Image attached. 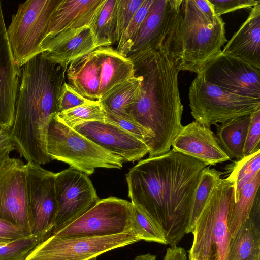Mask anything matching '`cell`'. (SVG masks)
Masks as SVG:
<instances>
[{
  "mask_svg": "<svg viewBox=\"0 0 260 260\" xmlns=\"http://www.w3.org/2000/svg\"><path fill=\"white\" fill-rule=\"evenodd\" d=\"M207 166L172 149L140 160L125 174L131 202L159 224L171 247L186 234L194 192Z\"/></svg>",
  "mask_w": 260,
  "mask_h": 260,
  "instance_id": "obj_1",
  "label": "cell"
},
{
  "mask_svg": "<svg viewBox=\"0 0 260 260\" xmlns=\"http://www.w3.org/2000/svg\"><path fill=\"white\" fill-rule=\"evenodd\" d=\"M134 74L141 78L140 94L127 114L149 131V157L170 150L183 127V106L178 88L179 71L172 59L161 49H147L129 54Z\"/></svg>",
  "mask_w": 260,
  "mask_h": 260,
  "instance_id": "obj_2",
  "label": "cell"
},
{
  "mask_svg": "<svg viewBox=\"0 0 260 260\" xmlns=\"http://www.w3.org/2000/svg\"><path fill=\"white\" fill-rule=\"evenodd\" d=\"M66 71L41 53L20 68L12 141L27 162L44 165L51 161L47 151L49 122L57 113V102Z\"/></svg>",
  "mask_w": 260,
  "mask_h": 260,
  "instance_id": "obj_3",
  "label": "cell"
},
{
  "mask_svg": "<svg viewBox=\"0 0 260 260\" xmlns=\"http://www.w3.org/2000/svg\"><path fill=\"white\" fill-rule=\"evenodd\" d=\"M228 42L225 23L209 0H172L158 49L180 72L200 73Z\"/></svg>",
  "mask_w": 260,
  "mask_h": 260,
  "instance_id": "obj_4",
  "label": "cell"
},
{
  "mask_svg": "<svg viewBox=\"0 0 260 260\" xmlns=\"http://www.w3.org/2000/svg\"><path fill=\"white\" fill-rule=\"evenodd\" d=\"M234 200L233 185L220 178L214 186L191 233L189 260H227L231 238L228 215Z\"/></svg>",
  "mask_w": 260,
  "mask_h": 260,
  "instance_id": "obj_5",
  "label": "cell"
},
{
  "mask_svg": "<svg viewBox=\"0 0 260 260\" xmlns=\"http://www.w3.org/2000/svg\"><path fill=\"white\" fill-rule=\"evenodd\" d=\"M47 151L51 160L64 162L88 176L98 168L120 169L123 163L117 155L68 126L57 113L48 126Z\"/></svg>",
  "mask_w": 260,
  "mask_h": 260,
  "instance_id": "obj_6",
  "label": "cell"
},
{
  "mask_svg": "<svg viewBox=\"0 0 260 260\" xmlns=\"http://www.w3.org/2000/svg\"><path fill=\"white\" fill-rule=\"evenodd\" d=\"M188 98L195 121L208 128L218 123L250 116L260 110V99L226 91L207 82L201 73L192 81Z\"/></svg>",
  "mask_w": 260,
  "mask_h": 260,
  "instance_id": "obj_7",
  "label": "cell"
},
{
  "mask_svg": "<svg viewBox=\"0 0 260 260\" xmlns=\"http://www.w3.org/2000/svg\"><path fill=\"white\" fill-rule=\"evenodd\" d=\"M59 0H28L19 4L7 32L14 60L21 68L41 53L50 16Z\"/></svg>",
  "mask_w": 260,
  "mask_h": 260,
  "instance_id": "obj_8",
  "label": "cell"
},
{
  "mask_svg": "<svg viewBox=\"0 0 260 260\" xmlns=\"http://www.w3.org/2000/svg\"><path fill=\"white\" fill-rule=\"evenodd\" d=\"M139 241L129 232L98 237L51 235L32 250L24 260H89Z\"/></svg>",
  "mask_w": 260,
  "mask_h": 260,
  "instance_id": "obj_9",
  "label": "cell"
},
{
  "mask_svg": "<svg viewBox=\"0 0 260 260\" xmlns=\"http://www.w3.org/2000/svg\"><path fill=\"white\" fill-rule=\"evenodd\" d=\"M132 212L131 202L110 196L100 199L82 216L51 235L98 237L130 233Z\"/></svg>",
  "mask_w": 260,
  "mask_h": 260,
  "instance_id": "obj_10",
  "label": "cell"
},
{
  "mask_svg": "<svg viewBox=\"0 0 260 260\" xmlns=\"http://www.w3.org/2000/svg\"><path fill=\"white\" fill-rule=\"evenodd\" d=\"M55 191L57 211L52 234L76 220L100 200L88 176L71 167L56 173Z\"/></svg>",
  "mask_w": 260,
  "mask_h": 260,
  "instance_id": "obj_11",
  "label": "cell"
},
{
  "mask_svg": "<svg viewBox=\"0 0 260 260\" xmlns=\"http://www.w3.org/2000/svg\"><path fill=\"white\" fill-rule=\"evenodd\" d=\"M27 176L26 165L19 158L0 162V219L30 231Z\"/></svg>",
  "mask_w": 260,
  "mask_h": 260,
  "instance_id": "obj_12",
  "label": "cell"
},
{
  "mask_svg": "<svg viewBox=\"0 0 260 260\" xmlns=\"http://www.w3.org/2000/svg\"><path fill=\"white\" fill-rule=\"evenodd\" d=\"M26 165L31 233L52 234L57 211L55 191L56 173L34 162H27Z\"/></svg>",
  "mask_w": 260,
  "mask_h": 260,
  "instance_id": "obj_13",
  "label": "cell"
},
{
  "mask_svg": "<svg viewBox=\"0 0 260 260\" xmlns=\"http://www.w3.org/2000/svg\"><path fill=\"white\" fill-rule=\"evenodd\" d=\"M201 73L209 83L241 96L260 99V70L221 52Z\"/></svg>",
  "mask_w": 260,
  "mask_h": 260,
  "instance_id": "obj_14",
  "label": "cell"
},
{
  "mask_svg": "<svg viewBox=\"0 0 260 260\" xmlns=\"http://www.w3.org/2000/svg\"><path fill=\"white\" fill-rule=\"evenodd\" d=\"M73 128L117 155L123 162L139 160L149 152L145 142L111 124L88 121L76 125Z\"/></svg>",
  "mask_w": 260,
  "mask_h": 260,
  "instance_id": "obj_15",
  "label": "cell"
},
{
  "mask_svg": "<svg viewBox=\"0 0 260 260\" xmlns=\"http://www.w3.org/2000/svg\"><path fill=\"white\" fill-rule=\"evenodd\" d=\"M98 48L94 35L89 27L68 29L45 40L41 54L49 62L64 71L69 65Z\"/></svg>",
  "mask_w": 260,
  "mask_h": 260,
  "instance_id": "obj_16",
  "label": "cell"
},
{
  "mask_svg": "<svg viewBox=\"0 0 260 260\" xmlns=\"http://www.w3.org/2000/svg\"><path fill=\"white\" fill-rule=\"evenodd\" d=\"M20 68L16 63L8 38L0 1V128L10 129L15 113Z\"/></svg>",
  "mask_w": 260,
  "mask_h": 260,
  "instance_id": "obj_17",
  "label": "cell"
},
{
  "mask_svg": "<svg viewBox=\"0 0 260 260\" xmlns=\"http://www.w3.org/2000/svg\"><path fill=\"white\" fill-rule=\"evenodd\" d=\"M173 150L199 160L207 166L230 160L219 145L213 132L193 121L183 126L172 142Z\"/></svg>",
  "mask_w": 260,
  "mask_h": 260,
  "instance_id": "obj_18",
  "label": "cell"
},
{
  "mask_svg": "<svg viewBox=\"0 0 260 260\" xmlns=\"http://www.w3.org/2000/svg\"><path fill=\"white\" fill-rule=\"evenodd\" d=\"M104 1L59 0L50 16L44 41L63 30L90 27Z\"/></svg>",
  "mask_w": 260,
  "mask_h": 260,
  "instance_id": "obj_19",
  "label": "cell"
},
{
  "mask_svg": "<svg viewBox=\"0 0 260 260\" xmlns=\"http://www.w3.org/2000/svg\"><path fill=\"white\" fill-rule=\"evenodd\" d=\"M221 53L240 59L260 70V3L232 36Z\"/></svg>",
  "mask_w": 260,
  "mask_h": 260,
  "instance_id": "obj_20",
  "label": "cell"
},
{
  "mask_svg": "<svg viewBox=\"0 0 260 260\" xmlns=\"http://www.w3.org/2000/svg\"><path fill=\"white\" fill-rule=\"evenodd\" d=\"M172 4V0H153L129 54L147 49H158Z\"/></svg>",
  "mask_w": 260,
  "mask_h": 260,
  "instance_id": "obj_21",
  "label": "cell"
},
{
  "mask_svg": "<svg viewBox=\"0 0 260 260\" xmlns=\"http://www.w3.org/2000/svg\"><path fill=\"white\" fill-rule=\"evenodd\" d=\"M100 68V99L116 85L134 76L132 60L112 46L93 51Z\"/></svg>",
  "mask_w": 260,
  "mask_h": 260,
  "instance_id": "obj_22",
  "label": "cell"
},
{
  "mask_svg": "<svg viewBox=\"0 0 260 260\" xmlns=\"http://www.w3.org/2000/svg\"><path fill=\"white\" fill-rule=\"evenodd\" d=\"M66 76L67 83L82 96L91 101L100 100V68L93 52L71 63Z\"/></svg>",
  "mask_w": 260,
  "mask_h": 260,
  "instance_id": "obj_23",
  "label": "cell"
},
{
  "mask_svg": "<svg viewBox=\"0 0 260 260\" xmlns=\"http://www.w3.org/2000/svg\"><path fill=\"white\" fill-rule=\"evenodd\" d=\"M250 122V115L216 124L215 137L230 159L239 160L244 157L243 150Z\"/></svg>",
  "mask_w": 260,
  "mask_h": 260,
  "instance_id": "obj_24",
  "label": "cell"
},
{
  "mask_svg": "<svg viewBox=\"0 0 260 260\" xmlns=\"http://www.w3.org/2000/svg\"><path fill=\"white\" fill-rule=\"evenodd\" d=\"M141 78L134 76L112 88L99 101L103 108L123 118L134 120L127 110L138 99L140 94Z\"/></svg>",
  "mask_w": 260,
  "mask_h": 260,
  "instance_id": "obj_25",
  "label": "cell"
},
{
  "mask_svg": "<svg viewBox=\"0 0 260 260\" xmlns=\"http://www.w3.org/2000/svg\"><path fill=\"white\" fill-rule=\"evenodd\" d=\"M227 260H260V231L249 217L230 239Z\"/></svg>",
  "mask_w": 260,
  "mask_h": 260,
  "instance_id": "obj_26",
  "label": "cell"
},
{
  "mask_svg": "<svg viewBox=\"0 0 260 260\" xmlns=\"http://www.w3.org/2000/svg\"><path fill=\"white\" fill-rule=\"evenodd\" d=\"M260 183V171L258 172L242 189L237 202L231 203L228 215V225L231 237L249 217Z\"/></svg>",
  "mask_w": 260,
  "mask_h": 260,
  "instance_id": "obj_27",
  "label": "cell"
},
{
  "mask_svg": "<svg viewBox=\"0 0 260 260\" xmlns=\"http://www.w3.org/2000/svg\"><path fill=\"white\" fill-rule=\"evenodd\" d=\"M117 0H105L90 28L98 47L115 44Z\"/></svg>",
  "mask_w": 260,
  "mask_h": 260,
  "instance_id": "obj_28",
  "label": "cell"
},
{
  "mask_svg": "<svg viewBox=\"0 0 260 260\" xmlns=\"http://www.w3.org/2000/svg\"><path fill=\"white\" fill-rule=\"evenodd\" d=\"M129 232L140 241L168 245L162 228L151 216L133 204Z\"/></svg>",
  "mask_w": 260,
  "mask_h": 260,
  "instance_id": "obj_29",
  "label": "cell"
},
{
  "mask_svg": "<svg viewBox=\"0 0 260 260\" xmlns=\"http://www.w3.org/2000/svg\"><path fill=\"white\" fill-rule=\"evenodd\" d=\"M222 174L214 168L210 169L209 166L202 170L193 198L186 234L191 233L198 217Z\"/></svg>",
  "mask_w": 260,
  "mask_h": 260,
  "instance_id": "obj_30",
  "label": "cell"
},
{
  "mask_svg": "<svg viewBox=\"0 0 260 260\" xmlns=\"http://www.w3.org/2000/svg\"><path fill=\"white\" fill-rule=\"evenodd\" d=\"M228 169L230 174L227 178L233 183L234 202L236 203L243 187L260 171V149L234 162Z\"/></svg>",
  "mask_w": 260,
  "mask_h": 260,
  "instance_id": "obj_31",
  "label": "cell"
},
{
  "mask_svg": "<svg viewBox=\"0 0 260 260\" xmlns=\"http://www.w3.org/2000/svg\"><path fill=\"white\" fill-rule=\"evenodd\" d=\"M51 235L39 233L8 242L0 243V260H24L38 245Z\"/></svg>",
  "mask_w": 260,
  "mask_h": 260,
  "instance_id": "obj_32",
  "label": "cell"
},
{
  "mask_svg": "<svg viewBox=\"0 0 260 260\" xmlns=\"http://www.w3.org/2000/svg\"><path fill=\"white\" fill-rule=\"evenodd\" d=\"M68 126L74 128L85 122H105V114L99 101L82 105L57 114Z\"/></svg>",
  "mask_w": 260,
  "mask_h": 260,
  "instance_id": "obj_33",
  "label": "cell"
},
{
  "mask_svg": "<svg viewBox=\"0 0 260 260\" xmlns=\"http://www.w3.org/2000/svg\"><path fill=\"white\" fill-rule=\"evenodd\" d=\"M153 0H145L123 32L117 45L116 50L127 56L136 41L141 25Z\"/></svg>",
  "mask_w": 260,
  "mask_h": 260,
  "instance_id": "obj_34",
  "label": "cell"
},
{
  "mask_svg": "<svg viewBox=\"0 0 260 260\" xmlns=\"http://www.w3.org/2000/svg\"><path fill=\"white\" fill-rule=\"evenodd\" d=\"M145 0H117L115 44Z\"/></svg>",
  "mask_w": 260,
  "mask_h": 260,
  "instance_id": "obj_35",
  "label": "cell"
},
{
  "mask_svg": "<svg viewBox=\"0 0 260 260\" xmlns=\"http://www.w3.org/2000/svg\"><path fill=\"white\" fill-rule=\"evenodd\" d=\"M103 109L105 114V122L124 129L145 142L146 145L152 138V134L134 120L123 118Z\"/></svg>",
  "mask_w": 260,
  "mask_h": 260,
  "instance_id": "obj_36",
  "label": "cell"
},
{
  "mask_svg": "<svg viewBox=\"0 0 260 260\" xmlns=\"http://www.w3.org/2000/svg\"><path fill=\"white\" fill-rule=\"evenodd\" d=\"M93 101L82 96L65 81L58 95L57 114Z\"/></svg>",
  "mask_w": 260,
  "mask_h": 260,
  "instance_id": "obj_37",
  "label": "cell"
},
{
  "mask_svg": "<svg viewBox=\"0 0 260 260\" xmlns=\"http://www.w3.org/2000/svg\"><path fill=\"white\" fill-rule=\"evenodd\" d=\"M260 110L250 115V122L245 139L243 155L248 156L260 149Z\"/></svg>",
  "mask_w": 260,
  "mask_h": 260,
  "instance_id": "obj_38",
  "label": "cell"
},
{
  "mask_svg": "<svg viewBox=\"0 0 260 260\" xmlns=\"http://www.w3.org/2000/svg\"><path fill=\"white\" fill-rule=\"evenodd\" d=\"M216 15L230 13L235 10L253 7L259 0H209Z\"/></svg>",
  "mask_w": 260,
  "mask_h": 260,
  "instance_id": "obj_39",
  "label": "cell"
},
{
  "mask_svg": "<svg viewBox=\"0 0 260 260\" xmlns=\"http://www.w3.org/2000/svg\"><path fill=\"white\" fill-rule=\"evenodd\" d=\"M31 235V232L23 227L0 219V243L10 242Z\"/></svg>",
  "mask_w": 260,
  "mask_h": 260,
  "instance_id": "obj_40",
  "label": "cell"
},
{
  "mask_svg": "<svg viewBox=\"0 0 260 260\" xmlns=\"http://www.w3.org/2000/svg\"><path fill=\"white\" fill-rule=\"evenodd\" d=\"M15 150L10 136V129L0 128V162L9 158L11 151Z\"/></svg>",
  "mask_w": 260,
  "mask_h": 260,
  "instance_id": "obj_41",
  "label": "cell"
},
{
  "mask_svg": "<svg viewBox=\"0 0 260 260\" xmlns=\"http://www.w3.org/2000/svg\"><path fill=\"white\" fill-rule=\"evenodd\" d=\"M134 260H156V257L150 253L137 255Z\"/></svg>",
  "mask_w": 260,
  "mask_h": 260,
  "instance_id": "obj_42",
  "label": "cell"
},
{
  "mask_svg": "<svg viewBox=\"0 0 260 260\" xmlns=\"http://www.w3.org/2000/svg\"><path fill=\"white\" fill-rule=\"evenodd\" d=\"M89 260H96V257H94V258H91Z\"/></svg>",
  "mask_w": 260,
  "mask_h": 260,
  "instance_id": "obj_43",
  "label": "cell"
}]
</instances>
